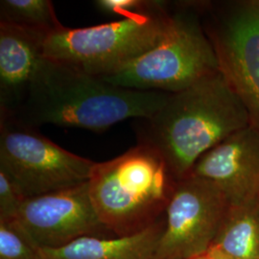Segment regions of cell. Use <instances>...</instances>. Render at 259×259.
<instances>
[{"label":"cell","instance_id":"6da1fadb","mask_svg":"<svg viewBox=\"0 0 259 259\" xmlns=\"http://www.w3.org/2000/svg\"><path fill=\"white\" fill-rule=\"evenodd\" d=\"M250 125L244 104L218 71L169 93L154 115L136 120L135 130L138 143L157 150L180 182L204 153Z\"/></svg>","mask_w":259,"mask_h":259},{"label":"cell","instance_id":"7a4b0ae2","mask_svg":"<svg viewBox=\"0 0 259 259\" xmlns=\"http://www.w3.org/2000/svg\"><path fill=\"white\" fill-rule=\"evenodd\" d=\"M168 95L117 87L45 58L15 118L34 128L54 124L97 132L151 117Z\"/></svg>","mask_w":259,"mask_h":259},{"label":"cell","instance_id":"3957f363","mask_svg":"<svg viewBox=\"0 0 259 259\" xmlns=\"http://www.w3.org/2000/svg\"><path fill=\"white\" fill-rule=\"evenodd\" d=\"M178 183L157 150L138 143L118 157L95 162L88 185L103 227L126 236L160 219Z\"/></svg>","mask_w":259,"mask_h":259},{"label":"cell","instance_id":"277c9868","mask_svg":"<svg viewBox=\"0 0 259 259\" xmlns=\"http://www.w3.org/2000/svg\"><path fill=\"white\" fill-rule=\"evenodd\" d=\"M172 3L90 27H63L48 35L45 57L97 78L119 71L156 47L171 21Z\"/></svg>","mask_w":259,"mask_h":259},{"label":"cell","instance_id":"5b68a950","mask_svg":"<svg viewBox=\"0 0 259 259\" xmlns=\"http://www.w3.org/2000/svg\"><path fill=\"white\" fill-rule=\"evenodd\" d=\"M220 71L199 1L172 3L171 21L157 46L113 74L100 78L131 90L176 93Z\"/></svg>","mask_w":259,"mask_h":259},{"label":"cell","instance_id":"8992f818","mask_svg":"<svg viewBox=\"0 0 259 259\" xmlns=\"http://www.w3.org/2000/svg\"><path fill=\"white\" fill-rule=\"evenodd\" d=\"M94 163L62 148L37 128L0 116V171L25 199L88 183Z\"/></svg>","mask_w":259,"mask_h":259},{"label":"cell","instance_id":"52a82bcc","mask_svg":"<svg viewBox=\"0 0 259 259\" xmlns=\"http://www.w3.org/2000/svg\"><path fill=\"white\" fill-rule=\"evenodd\" d=\"M219 69L259 130V0L200 2Z\"/></svg>","mask_w":259,"mask_h":259},{"label":"cell","instance_id":"ba28073f","mask_svg":"<svg viewBox=\"0 0 259 259\" xmlns=\"http://www.w3.org/2000/svg\"><path fill=\"white\" fill-rule=\"evenodd\" d=\"M228 208L226 197L212 183L191 176L180 181L165 209L154 259H192L207 252Z\"/></svg>","mask_w":259,"mask_h":259},{"label":"cell","instance_id":"9c48e42d","mask_svg":"<svg viewBox=\"0 0 259 259\" xmlns=\"http://www.w3.org/2000/svg\"><path fill=\"white\" fill-rule=\"evenodd\" d=\"M12 222L37 250L58 249L102 229L88 183L25 199Z\"/></svg>","mask_w":259,"mask_h":259},{"label":"cell","instance_id":"30bf717a","mask_svg":"<svg viewBox=\"0 0 259 259\" xmlns=\"http://www.w3.org/2000/svg\"><path fill=\"white\" fill-rule=\"evenodd\" d=\"M188 176L216 185L229 205L259 197V130L248 126L204 153Z\"/></svg>","mask_w":259,"mask_h":259},{"label":"cell","instance_id":"8fae6325","mask_svg":"<svg viewBox=\"0 0 259 259\" xmlns=\"http://www.w3.org/2000/svg\"><path fill=\"white\" fill-rule=\"evenodd\" d=\"M48 33L0 22V116L15 117L44 61Z\"/></svg>","mask_w":259,"mask_h":259},{"label":"cell","instance_id":"7c38bea8","mask_svg":"<svg viewBox=\"0 0 259 259\" xmlns=\"http://www.w3.org/2000/svg\"><path fill=\"white\" fill-rule=\"evenodd\" d=\"M164 230L160 219L141 232L114 238L83 236L58 249L38 250L40 259H154Z\"/></svg>","mask_w":259,"mask_h":259},{"label":"cell","instance_id":"4fadbf2b","mask_svg":"<svg viewBox=\"0 0 259 259\" xmlns=\"http://www.w3.org/2000/svg\"><path fill=\"white\" fill-rule=\"evenodd\" d=\"M212 248L229 259H259V197L229 205Z\"/></svg>","mask_w":259,"mask_h":259},{"label":"cell","instance_id":"5bb4252c","mask_svg":"<svg viewBox=\"0 0 259 259\" xmlns=\"http://www.w3.org/2000/svg\"><path fill=\"white\" fill-rule=\"evenodd\" d=\"M0 22L33 28L48 34L65 27L49 0H1Z\"/></svg>","mask_w":259,"mask_h":259},{"label":"cell","instance_id":"9a60e30c","mask_svg":"<svg viewBox=\"0 0 259 259\" xmlns=\"http://www.w3.org/2000/svg\"><path fill=\"white\" fill-rule=\"evenodd\" d=\"M0 259H40L38 250L9 221H0Z\"/></svg>","mask_w":259,"mask_h":259},{"label":"cell","instance_id":"2e32d148","mask_svg":"<svg viewBox=\"0 0 259 259\" xmlns=\"http://www.w3.org/2000/svg\"><path fill=\"white\" fill-rule=\"evenodd\" d=\"M24 201L16 185L0 171V221H13Z\"/></svg>","mask_w":259,"mask_h":259},{"label":"cell","instance_id":"e0dca14e","mask_svg":"<svg viewBox=\"0 0 259 259\" xmlns=\"http://www.w3.org/2000/svg\"><path fill=\"white\" fill-rule=\"evenodd\" d=\"M153 0H96L95 8L105 16L123 19L147 9Z\"/></svg>","mask_w":259,"mask_h":259},{"label":"cell","instance_id":"ac0fdd59","mask_svg":"<svg viewBox=\"0 0 259 259\" xmlns=\"http://www.w3.org/2000/svg\"><path fill=\"white\" fill-rule=\"evenodd\" d=\"M192 259H223V256L219 250H216L215 248H211L207 252Z\"/></svg>","mask_w":259,"mask_h":259},{"label":"cell","instance_id":"d6986e66","mask_svg":"<svg viewBox=\"0 0 259 259\" xmlns=\"http://www.w3.org/2000/svg\"><path fill=\"white\" fill-rule=\"evenodd\" d=\"M221 254H222L223 259H229V258H228V257H226V256H225V255H224V254H223V253H221Z\"/></svg>","mask_w":259,"mask_h":259}]
</instances>
